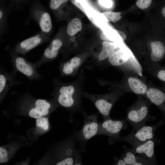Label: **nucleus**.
Segmentation results:
<instances>
[{"label":"nucleus","mask_w":165,"mask_h":165,"mask_svg":"<svg viewBox=\"0 0 165 165\" xmlns=\"http://www.w3.org/2000/svg\"><path fill=\"white\" fill-rule=\"evenodd\" d=\"M151 118L149 116L148 107L141 104L140 106L134 107L128 111L125 120L133 126V129H135L151 121Z\"/></svg>","instance_id":"39448f33"},{"label":"nucleus","mask_w":165,"mask_h":165,"mask_svg":"<svg viewBox=\"0 0 165 165\" xmlns=\"http://www.w3.org/2000/svg\"><path fill=\"white\" fill-rule=\"evenodd\" d=\"M152 0H138L136 4L138 8L142 10L148 8L150 6Z\"/></svg>","instance_id":"bb28decb"},{"label":"nucleus","mask_w":165,"mask_h":165,"mask_svg":"<svg viewBox=\"0 0 165 165\" xmlns=\"http://www.w3.org/2000/svg\"><path fill=\"white\" fill-rule=\"evenodd\" d=\"M99 2L102 6L108 8L111 7L112 5V2L111 0H99Z\"/></svg>","instance_id":"c756f323"},{"label":"nucleus","mask_w":165,"mask_h":165,"mask_svg":"<svg viewBox=\"0 0 165 165\" xmlns=\"http://www.w3.org/2000/svg\"><path fill=\"white\" fill-rule=\"evenodd\" d=\"M146 95L152 103L161 109L165 118V93L159 89L151 88L147 90Z\"/></svg>","instance_id":"ddd939ff"},{"label":"nucleus","mask_w":165,"mask_h":165,"mask_svg":"<svg viewBox=\"0 0 165 165\" xmlns=\"http://www.w3.org/2000/svg\"><path fill=\"white\" fill-rule=\"evenodd\" d=\"M9 13L6 11L0 9V35L2 36L7 29V19Z\"/></svg>","instance_id":"4be33fe9"},{"label":"nucleus","mask_w":165,"mask_h":165,"mask_svg":"<svg viewBox=\"0 0 165 165\" xmlns=\"http://www.w3.org/2000/svg\"><path fill=\"white\" fill-rule=\"evenodd\" d=\"M49 111L48 109L37 107L36 106L35 102L34 106L31 107L29 110V115L32 118L38 119L48 114Z\"/></svg>","instance_id":"412c9836"},{"label":"nucleus","mask_w":165,"mask_h":165,"mask_svg":"<svg viewBox=\"0 0 165 165\" xmlns=\"http://www.w3.org/2000/svg\"><path fill=\"white\" fill-rule=\"evenodd\" d=\"M152 49L151 58L154 62L161 60L165 55V44L161 40L152 42L150 43Z\"/></svg>","instance_id":"2eb2a0df"},{"label":"nucleus","mask_w":165,"mask_h":165,"mask_svg":"<svg viewBox=\"0 0 165 165\" xmlns=\"http://www.w3.org/2000/svg\"><path fill=\"white\" fill-rule=\"evenodd\" d=\"M129 57V54L127 51L120 49L115 51L108 57V61L113 65H119L127 62Z\"/></svg>","instance_id":"dca6fc26"},{"label":"nucleus","mask_w":165,"mask_h":165,"mask_svg":"<svg viewBox=\"0 0 165 165\" xmlns=\"http://www.w3.org/2000/svg\"><path fill=\"white\" fill-rule=\"evenodd\" d=\"M68 0H51L50 3V8L53 10H56L58 9L63 3Z\"/></svg>","instance_id":"a878e982"},{"label":"nucleus","mask_w":165,"mask_h":165,"mask_svg":"<svg viewBox=\"0 0 165 165\" xmlns=\"http://www.w3.org/2000/svg\"><path fill=\"white\" fill-rule=\"evenodd\" d=\"M158 78L161 80L165 82V70H161L158 73Z\"/></svg>","instance_id":"2f4dec72"},{"label":"nucleus","mask_w":165,"mask_h":165,"mask_svg":"<svg viewBox=\"0 0 165 165\" xmlns=\"http://www.w3.org/2000/svg\"><path fill=\"white\" fill-rule=\"evenodd\" d=\"M7 156L8 153L6 150L0 147V163H3L7 162L9 160Z\"/></svg>","instance_id":"cd10ccee"},{"label":"nucleus","mask_w":165,"mask_h":165,"mask_svg":"<svg viewBox=\"0 0 165 165\" xmlns=\"http://www.w3.org/2000/svg\"><path fill=\"white\" fill-rule=\"evenodd\" d=\"M123 152L120 157L124 160L127 165H155L152 162L137 155L133 152L131 148H129L125 145L123 146Z\"/></svg>","instance_id":"f8f14e48"},{"label":"nucleus","mask_w":165,"mask_h":165,"mask_svg":"<svg viewBox=\"0 0 165 165\" xmlns=\"http://www.w3.org/2000/svg\"><path fill=\"white\" fill-rule=\"evenodd\" d=\"M74 91V87L71 85H63L60 87L57 96L58 103L65 108L72 107L75 104V100L73 97Z\"/></svg>","instance_id":"9b49d317"},{"label":"nucleus","mask_w":165,"mask_h":165,"mask_svg":"<svg viewBox=\"0 0 165 165\" xmlns=\"http://www.w3.org/2000/svg\"><path fill=\"white\" fill-rule=\"evenodd\" d=\"M128 82L130 88L134 93L139 94L146 93V86L139 79L130 77L128 79Z\"/></svg>","instance_id":"a211bd4d"},{"label":"nucleus","mask_w":165,"mask_h":165,"mask_svg":"<svg viewBox=\"0 0 165 165\" xmlns=\"http://www.w3.org/2000/svg\"><path fill=\"white\" fill-rule=\"evenodd\" d=\"M69 62L74 68H76L80 65L81 59L78 57H74L72 58Z\"/></svg>","instance_id":"c85d7f7f"},{"label":"nucleus","mask_w":165,"mask_h":165,"mask_svg":"<svg viewBox=\"0 0 165 165\" xmlns=\"http://www.w3.org/2000/svg\"><path fill=\"white\" fill-rule=\"evenodd\" d=\"M126 121L123 119H112L111 118L104 119L100 123L97 135H105L109 137L112 141H117L121 131L127 127Z\"/></svg>","instance_id":"20e7f679"},{"label":"nucleus","mask_w":165,"mask_h":165,"mask_svg":"<svg viewBox=\"0 0 165 165\" xmlns=\"http://www.w3.org/2000/svg\"><path fill=\"white\" fill-rule=\"evenodd\" d=\"M163 123V121L162 120L155 125L147 126L144 124L133 129L131 132L127 136L123 137L120 136L117 141H126L129 143L133 147L136 146L148 140L155 139L156 130Z\"/></svg>","instance_id":"f03ea898"},{"label":"nucleus","mask_w":165,"mask_h":165,"mask_svg":"<svg viewBox=\"0 0 165 165\" xmlns=\"http://www.w3.org/2000/svg\"><path fill=\"white\" fill-rule=\"evenodd\" d=\"M156 142L155 138L151 139L131 148L137 155L157 164L154 152V146Z\"/></svg>","instance_id":"9d476101"},{"label":"nucleus","mask_w":165,"mask_h":165,"mask_svg":"<svg viewBox=\"0 0 165 165\" xmlns=\"http://www.w3.org/2000/svg\"><path fill=\"white\" fill-rule=\"evenodd\" d=\"M82 28L81 22L78 18H74L69 23L67 27V32L68 34L72 36L80 31Z\"/></svg>","instance_id":"aec40b11"},{"label":"nucleus","mask_w":165,"mask_h":165,"mask_svg":"<svg viewBox=\"0 0 165 165\" xmlns=\"http://www.w3.org/2000/svg\"><path fill=\"white\" fill-rule=\"evenodd\" d=\"M126 35L123 32L118 30L109 29L104 31L101 34L100 37L104 41L120 42L126 38Z\"/></svg>","instance_id":"4468645a"},{"label":"nucleus","mask_w":165,"mask_h":165,"mask_svg":"<svg viewBox=\"0 0 165 165\" xmlns=\"http://www.w3.org/2000/svg\"><path fill=\"white\" fill-rule=\"evenodd\" d=\"M74 68L70 63L68 61L65 63L63 65L62 67V71L64 75H70L73 72Z\"/></svg>","instance_id":"393cba45"},{"label":"nucleus","mask_w":165,"mask_h":165,"mask_svg":"<svg viewBox=\"0 0 165 165\" xmlns=\"http://www.w3.org/2000/svg\"><path fill=\"white\" fill-rule=\"evenodd\" d=\"M29 18L34 20L38 24L41 31L49 35L52 28V23L49 13L43 9L37 8L31 10Z\"/></svg>","instance_id":"0eeeda50"},{"label":"nucleus","mask_w":165,"mask_h":165,"mask_svg":"<svg viewBox=\"0 0 165 165\" xmlns=\"http://www.w3.org/2000/svg\"><path fill=\"white\" fill-rule=\"evenodd\" d=\"M108 22H112L114 23L120 20L122 16L120 15L121 12H114L112 11H107L102 13Z\"/></svg>","instance_id":"5701e85b"},{"label":"nucleus","mask_w":165,"mask_h":165,"mask_svg":"<svg viewBox=\"0 0 165 165\" xmlns=\"http://www.w3.org/2000/svg\"><path fill=\"white\" fill-rule=\"evenodd\" d=\"M50 40L49 35L41 31L35 35L19 42L13 49L16 53L25 56L32 49Z\"/></svg>","instance_id":"423d86ee"},{"label":"nucleus","mask_w":165,"mask_h":165,"mask_svg":"<svg viewBox=\"0 0 165 165\" xmlns=\"http://www.w3.org/2000/svg\"><path fill=\"white\" fill-rule=\"evenodd\" d=\"M63 45L62 41L60 38H54L46 48L40 59L35 63L37 68L55 59Z\"/></svg>","instance_id":"6e6552de"},{"label":"nucleus","mask_w":165,"mask_h":165,"mask_svg":"<svg viewBox=\"0 0 165 165\" xmlns=\"http://www.w3.org/2000/svg\"><path fill=\"white\" fill-rule=\"evenodd\" d=\"M114 165H127V163L121 158H118L116 156L114 157Z\"/></svg>","instance_id":"7c9ffc66"},{"label":"nucleus","mask_w":165,"mask_h":165,"mask_svg":"<svg viewBox=\"0 0 165 165\" xmlns=\"http://www.w3.org/2000/svg\"><path fill=\"white\" fill-rule=\"evenodd\" d=\"M36 126L44 130H47L49 127V123L47 118L40 117L36 120Z\"/></svg>","instance_id":"b1692460"},{"label":"nucleus","mask_w":165,"mask_h":165,"mask_svg":"<svg viewBox=\"0 0 165 165\" xmlns=\"http://www.w3.org/2000/svg\"><path fill=\"white\" fill-rule=\"evenodd\" d=\"M7 49L9 52L11 63L13 67V71L16 73L19 72L22 73L30 82L42 79L37 72L35 63H31L23 56H19L14 52L13 49L8 47Z\"/></svg>","instance_id":"f257e3e1"},{"label":"nucleus","mask_w":165,"mask_h":165,"mask_svg":"<svg viewBox=\"0 0 165 165\" xmlns=\"http://www.w3.org/2000/svg\"><path fill=\"white\" fill-rule=\"evenodd\" d=\"M83 115L84 122L82 127L80 130L75 132L74 136L84 149L87 141L97 135L100 123L97 120V115Z\"/></svg>","instance_id":"7ed1b4c3"},{"label":"nucleus","mask_w":165,"mask_h":165,"mask_svg":"<svg viewBox=\"0 0 165 165\" xmlns=\"http://www.w3.org/2000/svg\"><path fill=\"white\" fill-rule=\"evenodd\" d=\"M95 105L104 119L110 118V111L113 105L112 102L107 99L101 98L97 100L95 102Z\"/></svg>","instance_id":"f3484780"},{"label":"nucleus","mask_w":165,"mask_h":165,"mask_svg":"<svg viewBox=\"0 0 165 165\" xmlns=\"http://www.w3.org/2000/svg\"><path fill=\"white\" fill-rule=\"evenodd\" d=\"M161 14L163 19H165V5L163 6L161 9Z\"/></svg>","instance_id":"473e14b6"},{"label":"nucleus","mask_w":165,"mask_h":165,"mask_svg":"<svg viewBox=\"0 0 165 165\" xmlns=\"http://www.w3.org/2000/svg\"><path fill=\"white\" fill-rule=\"evenodd\" d=\"M102 48L99 55L98 59L101 61L109 57L115 51L117 46L112 42L104 41L102 43Z\"/></svg>","instance_id":"6ab92c4d"},{"label":"nucleus","mask_w":165,"mask_h":165,"mask_svg":"<svg viewBox=\"0 0 165 165\" xmlns=\"http://www.w3.org/2000/svg\"><path fill=\"white\" fill-rule=\"evenodd\" d=\"M77 3H80L85 1V0H75Z\"/></svg>","instance_id":"72a5a7b5"},{"label":"nucleus","mask_w":165,"mask_h":165,"mask_svg":"<svg viewBox=\"0 0 165 165\" xmlns=\"http://www.w3.org/2000/svg\"><path fill=\"white\" fill-rule=\"evenodd\" d=\"M16 73L12 71L9 73L2 66L0 68V94L4 97L14 86L19 85L20 81L16 77Z\"/></svg>","instance_id":"1a4fd4ad"}]
</instances>
